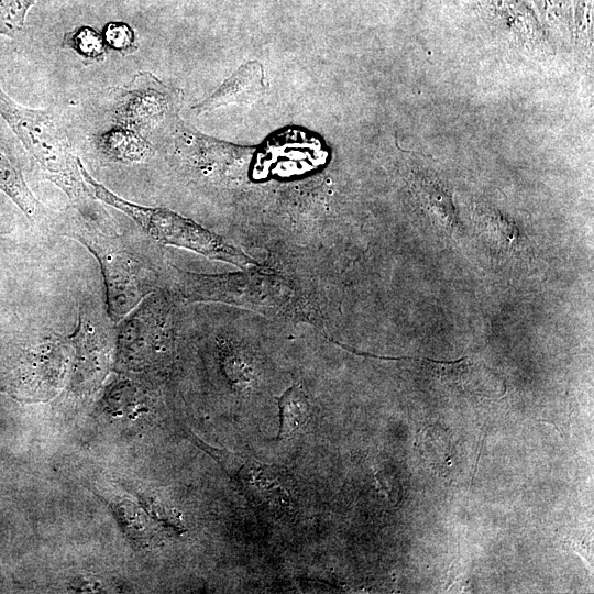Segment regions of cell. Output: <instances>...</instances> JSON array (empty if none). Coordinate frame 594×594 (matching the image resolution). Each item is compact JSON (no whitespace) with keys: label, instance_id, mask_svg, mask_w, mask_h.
Segmentation results:
<instances>
[{"label":"cell","instance_id":"cell-11","mask_svg":"<svg viewBox=\"0 0 594 594\" xmlns=\"http://www.w3.org/2000/svg\"><path fill=\"white\" fill-rule=\"evenodd\" d=\"M479 3L494 24L520 40L534 43L542 37L540 23L524 0H479Z\"/></svg>","mask_w":594,"mask_h":594},{"label":"cell","instance_id":"cell-10","mask_svg":"<svg viewBox=\"0 0 594 594\" xmlns=\"http://www.w3.org/2000/svg\"><path fill=\"white\" fill-rule=\"evenodd\" d=\"M266 89L264 68L257 61L243 64L209 97L193 106L197 116L230 105H250Z\"/></svg>","mask_w":594,"mask_h":594},{"label":"cell","instance_id":"cell-16","mask_svg":"<svg viewBox=\"0 0 594 594\" xmlns=\"http://www.w3.org/2000/svg\"><path fill=\"white\" fill-rule=\"evenodd\" d=\"M480 226L486 239L498 249L510 250L518 235L517 229L509 220L492 210L482 212Z\"/></svg>","mask_w":594,"mask_h":594},{"label":"cell","instance_id":"cell-15","mask_svg":"<svg viewBox=\"0 0 594 594\" xmlns=\"http://www.w3.org/2000/svg\"><path fill=\"white\" fill-rule=\"evenodd\" d=\"M63 46L75 51L87 64L101 62L106 55L103 36L89 26H80L66 33Z\"/></svg>","mask_w":594,"mask_h":594},{"label":"cell","instance_id":"cell-17","mask_svg":"<svg viewBox=\"0 0 594 594\" xmlns=\"http://www.w3.org/2000/svg\"><path fill=\"white\" fill-rule=\"evenodd\" d=\"M36 0H0V35L16 37Z\"/></svg>","mask_w":594,"mask_h":594},{"label":"cell","instance_id":"cell-12","mask_svg":"<svg viewBox=\"0 0 594 594\" xmlns=\"http://www.w3.org/2000/svg\"><path fill=\"white\" fill-rule=\"evenodd\" d=\"M95 144L102 157L114 163H140L153 154L151 144L141 133L118 125L100 133Z\"/></svg>","mask_w":594,"mask_h":594},{"label":"cell","instance_id":"cell-5","mask_svg":"<svg viewBox=\"0 0 594 594\" xmlns=\"http://www.w3.org/2000/svg\"><path fill=\"white\" fill-rule=\"evenodd\" d=\"M177 102V92L148 72H140L128 84L113 89L112 122L142 134L172 114Z\"/></svg>","mask_w":594,"mask_h":594},{"label":"cell","instance_id":"cell-8","mask_svg":"<svg viewBox=\"0 0 594 594\" xmlns=\"http://www.w3.org/2000/svg\"><path fill=\"white\" fill-rule=\"evenodd\" d=\"M69 350L68 337L45 339L23 354L11 386L23 395H36L47 391L50 384H57L61 381Z\"/></svg>","mask_w":594,"mask_h":594},{"label":"cell","instance_id":"cell-4","mask_svg":"<svg viewBox=\"0 0 594 594\" xmlns=\"http://www.w3.org/2000/svg\"><path fill=\"white\" fill-rule=\"evenodd\" d=\"M81 243L97 260L106 290L108 317L119 323L156 286V276L119 232H107L79 217L62 233Z\"/></svg>","mask_w":594,"mask_h":594},{"label":"cell","instance_id":"cell-6","mask_svg":"<svg viewBox=\"0 0 594 594\" xmlns=\"http://www.w3.org/2000/svg\"><path fill=\"white\" fill-rule=\"evenodd\" d=\"M168 326L167 300L160 294H150L119 322L121 361L134 367L152 362L167 344Z\"/></svg>","mask_w":594,"mask_h":594},{"label":"cell","instance_id":"cell-1","mask_svg":"<svg viewBox=\"0 0 594 594\" xmlns=\"http://www.w3.org/2000/svg\"><path fill=\"white\" fill-rule=\"evenodd\" d=\"M0 116L42 176L65 193L77 217L105 231H118L86 184L79 166L80 158L74 152L65 120L55 107H24L0 86Z\"/></svg>","mask_w":594,"mask_h":594},{"label":"cell","instance_id":"cell-14","mask_svg":"<svg viewBox=\"0 0 594 594\" xmlns=\"http://www.w3.org/2000/svg\"><path fill=\"white\" fill-rule=\"evenodd\" d=\"M279 408V429L277 440H283L300 428L309 417L310 404L299 385L287 388L277 399Z\"/></svg>","mask_w":594,"mask_h":594},{"label":"cell","instance_id":"cell-7","mask_svg":"<svg viewBox=\"0 0 594 594\" xmlns=\"http://www.w3.org/2000/svg\"><path fill=\"white\" fill-rule=\"evenodd\" d=\"M218 461L256 505L271 508L289 505V479L277 465L264 464L230 451H218Z\"/></svg>","mask_w":594,"mask_h":594},{"label":"cell","instance_id":"cell-3","mask_svg":"<svg viewBox=\"0 0 594 594\" xmlns=\"http://www.w3.org/2000/svg\"><path fill=\"white\" fill-rule=\"evenodd\" d=\"M82 177L98 201L134 221L154 241L185 249L207 258L250 270L261 264L244 251L194 220L169 209L134 204L118 196L99 183L79 161Z\"/></svg>","mask_w":594,"mask_h":594},{"label":"cell","instance_id":"cell-18","mask_svg":"<svg viewBox=\"0 0 594 594\" xmlns=\"http://www.w3.org/2000/svg\"><path fill=\"white\" fill-rule=\"evenodd\" d=\"M103 40L111 48L123 56L138 50L136 35L132 28L123 22H110L105 26Z\"/></svg>","mask_w":594,"mask_h":594},{"label":"cell","instance_id":"cell-13","mask_svg":"<svg viewBox=\"0 0 594 594\" xmlns=\"http://www.w3.org/2000/svg\"><path fill=\"white\" fill-rule=\"evenodd\" d=\"M415 190L422 209L446 230L454 228L457 217L449 191L428 176H420Z\"/></svg>","mask_w":594,"mask_h":594},{"label":"cell","instance_id":"cell-9","mask_svg":"<svg viewBox=\"0 0 594 594\" xmlns=\"http://www.w3.org/2000/svg\"><path fill=\"white\" fill-rule=\"evenodd\" d=\"M0 191L31 221L42 213L41 204L28 186L18 147V139L0 116Z\"/></svg>","mask_w":594,"mask_h":594},{"label":"cell","instance_id":"cell-2","mask_svg":"<svg viewBox=\"0 0 594 594\" xmlns=\"http://www.w3.org/2000/svg\"><path fill=\"white\" fill-rule=\"evenodd\" d=\"M165 278L172 293L188 302H221L271 316H295L300 309L293 282L262 265L227 274L194 273L169 265Z\"/></svg>","mask_w":594,"mask_h":594},{"label":"cell","instance_id":"cell-19","mask_svg":"<svg viewBox=\"0 0 594 594\" xmlns=\"http://www.w3.org/2000/svg\"><path fill=\"white\" fill-rule=\"evenodd\" d=\"M6 233H7V231L0 230V237H1L2 234H6Z\"/></svg>","mask_w":594,"mask_h":594}]
</instances>
